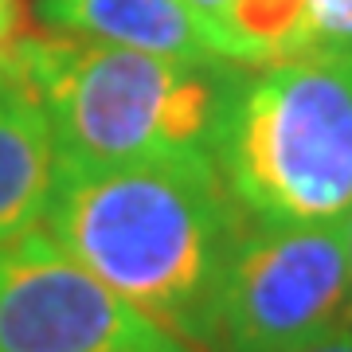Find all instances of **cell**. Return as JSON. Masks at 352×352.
<instances>
[{
    "instance_id": "1",
    "label": "cell",
    "mask_w": 352,
    "mask_h": 352,
    "mask_svg": "<svg viewBox=\"0 0 352 352\" xmlns=\"http://www.w3.org/2000/svg\"><path fill=\"white\" fill-rule=\"evenodd\" d=\"M47 235L153 325L196 344L247 215L212 153L59 168Z\"/></svg>"
},
{
    "instance_id": "2",
    "label": "cell",
    "mask_w": 352,
    "mask_h": 352,
    "mask_svg": "<svg viewBox=\"0 0 352 352\" xmlns=\"http://www.w3.org/2000/svg\"><path fill=\"white\" fill-rule=\"evenodd\" d=\"M4 51L47 110L59 168L212 153L239 71L223 59H164L67 32L12 39Z\"/></svg>"
},
{
    "instance_id": "3",
    "label": "cell",
    "mask_w": 352,
    "mask_h": 352,
    "mask_svg": "<svg viewBox=\"0 0 352 352\" xmlns=\"http://www.w3.org/2000/svg\"><path fill=\"white\" fill-rule=\"evenodd\" d=\"M212 161L254 223H340L352 208V51L239 67Z\"/></svg>"
},
{
    "instance_id": "4",
    "label": "cell",
    "mask_w": 352,
    "mask_h": 352,
    "mask_svg": "<svg viewBox=\"0 0 352 352\" xmlns=\"http://www.w3.org/2000/svg\"><path fill=\"white\" fill-rule=\"evenodd\" d=\"M349 309L344 227L247 219L192 352H298L349 329Z\"/></svg>"
},
{
    "instance_id": "5",
    "label": "cell",
    "mask_w": 352,
    "mask_h": 352,
    "mask_svg": "<svg viewBox=\"0 0 352 352\" xmlns=\"http://www.w3.org/2000/svg\"><path fill=\"white\" fill-rule=\"evenodd\" d=\"M0 352H192L87 266L28 231L0 247Z\"/></svg>"
},
{
    "instance_id": "6",
    "label": "cell",
    "mask_w": 352,
    "mask_h": 352,
    "mask_svg": "<svg viewBox=\"0 0 352 352\" xmlns=\"http://www.w3.org/2000/svg\"><path fill=\"white\" fill-rule=\"evenodd\" d=\"M59 157L47 110L24 71L0 51V247L47 215Z\"/></svg>"
},
{
    "instance_id": "7",
    "label": "cell",
    "mask_w": 352,
    "mask_h": 352,
    "mask_svg": "<svg viewBox=\"0 0 352 352\" xmlns=\"http://www.w3.org/2000/svg\"><path fill=\"white\" fill-rule=\"evenodd\" d=\"M39 20L67 36L149 51L164 59H215L184 0H39Z\"/></svg>"
},
{
    "instance_id": "8",
    "label": "cell",
    "mask_w": 352,
    "mask_h": 352,
    "mask_svg": "<svg viewBox=\"0 0 352 352\" xmlns=\"http://www.w3.org/2000/svg\"><path fill=\"white\" fill-rule=\"evenodd\" d=\"M215 59L266 67L314 51L305 0H184Z\"/></svg>"
},
{
    "instance_id": "9",
    "label": "cell",
    "mask_w": 352,
    "mask_h": 352,
    "mask_svg": "<svg viewBox=\"0 0 352 352\" xmlns=\"http://www.w3.org/2000/svg\"><path fill=\"white\" fill-rule=\"evenodd\" d=\"M314 51H352V0H305Z\"/></svg>"
},
{
    "instance_id": "10",
    "label": "cell",
    "mask_w": 352,
    "mask_h": 352,
    "mask_svg": "<svg viewBox=\"0 0 352 352\" xmlns=\"http://www.w3.org/2000/svg\"><path fill=\"white\" fill-rule=\"evenodd\" d=\"M298 352H352V329H340V333H329V337L314 340Z\"/></svg>"
},
{
    "instance_id": "11",
    "label": "cell",
    "mask_w": 352,
    "mask_h": 352,
    "mask_svg": "<svg viewBox=\"0 0 352 352\" xmlns=\"http://www.w3.org/2000/svg\"><path fill=\"white\" fill-rule=\"evenodd\" d=\"M12 24H16V8H12V0H0V51L12 43Z\"/></svg>"
},
{
    "instance_id": "12",
    "label": "cell",
    "mask_w": 352,
    "mask_h": 352,
    "mask_svg": "<svg viewBox=\"0 0 352 352\" xmlns=\"http://www.w3.org/2000/svg\"><path fill=\"white\" fill-rule=\"evenodd\" d=\"M340 227H344V247H349V274H352V208H349V215L340 219ZM349 329H352V309H349Z\"/></svg>"
}]
</instances>
